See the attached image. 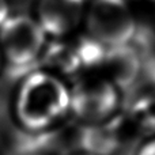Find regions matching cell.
<instances>
[{
    "mask_svg": "<svg viewBox=\"0 0 155 155\" xmlns=\"http://www.w3.org/2000/svg\"><path fill=\"white\" fill-rule=\"evenodd\" d=\"M14 110L23 129L46 131L71 112V88L49 70L33 71L19 84Z\"/></svg>",
    "mask_w": 155,
    "mask_h": 155,
    "instance_id": "obj_1",
    "label": "cell"
},
{
    "mask_svg": "<svg viewBox=\"0 0 155 155\" xmlns=\"http://www.w3.org/2000/svg\"><path fill=\"white\" fill-rule=\"evenodd\" d=\"M48 34L35 16L10 15L0 26V52L14 70H27L42 57Z\"/></svg>",
    "mask_w": 155,
    "mask_h": 155,
    "instance_id": "obj_2",
    "label": "cell"
},
{
    "mask_svg": "<svg viewBox=\"0 0 155 155\" xmlns=\"http://www.w3.org/2000/svg\"><path fill=\"white\" fill-rule=\"evenodd\" d=\"M87 35L105 48L129 45L137 22L125 0H91L84 15Z\"/></svg>",
    "mask_w": 155,
    "mask_h": 155,
    "instance_id": "obj_3",
    "label": "cell"
},
{
    "mask_svg": "<svg viewBox=\"0 0 155 155\" xmlns=\"http://www.w3.org/2000/svg\"><path fill=\"white\" fill-rule=\"evenodd\" d=\"M120 91L106 76L82 79L71 88V113L83 123H105L118 109Z\"/></svg>",
    "mask_w": 155,
    "mask_h": 155,
    "instance_id": "obj_4",
    "label": "cell"
},
{
    "mask_svg": "<svg viewBox=\"0 0 155 155\" xmlns=\"http://www.w3.org/2000/svg\"><path fill=\"white\" fill-rule=\"evenodd\" d=\"M91 0H38L35 18L48 35L61 38L84 21Z\"/></svg>",
    "mask_w": 155,
    "mask_h": 155,
    "instance_id": "obj_5",
    "label": "cell"
},
{
    "mask_svg": "<svg viewBox=\"0 0 155 155\" xmlns=\"http://www.w3.org/2000/svg\"><path fill=\"white\" fill-rule=\"evenodd\" d=\"M121 118L107 120L106 124H87L76 131V148L90 155H116L121 142Z\"/></svg>",
    "mask_w": 155,
    "mask_h": 155,
    "instance_id": "obj_6",
    "label": "cell"
},
{
    "mask_svg": "<svg viewBox=\"0 0 155 155\" xmlns=\"http://www.w3.org/2000/svg\"><path fill=\"white\" fill-rule=\"evenodd\" d=\"M101 65L105 67L107 79L120 90L134 86L142 72V60L136 49L129 45L109 48L105 52Z\"/></svg>",
    "mask_w": 155,
    "mask_h": 155,
    "instance_id": "obj_7",
    "label": "cell"
},
{
    "mask_svg": "<svg viewBox=\"0 0 155 155\" xmlns=\"http://www.w3.org/2000/svg\"><path fill=\"white\" fill-rule=\"evenodd\" d=\"M129 114L144 134H155V93L135 97Z\"/></svg>",
    "mask_w": 155,
    "mask_h": 155,
    "instance_id": "obj_8",
    "label": "cell"
},
{
    "mask_svg": "<svg viewBox=\"0 0 155 155\" xmlns=\"http://www.w3.org/2000/svg\"><path fill=\"white\" fill-rule=\"evenodd\" d=\"M136 155H155V137L137 150Z\"/></svg>",
    "mask_w": 155,
    "mask_h": 155,
    "instance_id": "obj_9",
    "label": "cell"
},
{
    "mask_svg": "<svg viewBox=\"0 0 155 155\" xmlns=\"http://www.w3.org/2000/svg\"><path fill=\"white\" fill-rule=\"evenodd\" d=\"M10 5H8L7 0H0V26L7 21V18L10 16Z\"/></svg>",
    "mask_w": 155,
    "mask_h": 155,
    "instance_id": "obj_10",
    "label": "cell"
},
{
    "mask_svg": "<svg viewBox=\"0 0 155 155\" xmlns=\"http://www.w3.org/2000/svg\"><path fill=\"white\" fill-rule=\"evenodd\" d=\"M148 72H150V78L153 79V82L155 83V60L148 65Z\"/></svg>",
    "mask_w": 155,
    "mask_h": 155,
    "instance_id": "obj_11",
    "label": "cell"
},
{
    "mask_svg": "<svg viewBox=\"0 0 155 155\" xmlns=\"http://www.w3.org/2000/svg\"><path fill=\"white\" fill-rule=\"evenodd\" d=\"M2 63H3V56H2V52H0V68H2Z\"/></svg>",
    "mask_w": 155,
    "mask_h": 155,
    "instance_id": "obj_12",
    "label": "cell"
},
{
    "mask_svg": "<svg viewBox=\"0 0 155 155\" xmlns=\"http://www.w3.org/2000/svg\"><path fill=\"white\" fill-rule=\"evenodd\" d=\"M2 112H3V109H2V104H0V121H2Z\"/></svg>",
    "mask_w": 155,
    "mask_h": 155,
    "instance_id": "obj_13",
    "label": "cell"
},
{
    "mask_svg": "<svg viewBox=\"0 0 155 155\" xmlns=\"http://www.w3.org/2000/svg\"><path fill=\"white\" fill-rule=\"evenodd\" d=\"M87 155H90V154H87Z\"/></svg>",
    "mask_w": 155,
    "mask_h": 155,
    "instance_id": "obj_14",
    "label": "cell"
},
{
    "mask_svg": "<svg viewBox=\"0 0 155 155\" xmlns=\"http://www.w3.org/2000/svg\"><path fill=\"white\" fill-rule=\"evenodd\" d=\"M154 2H155V0H154Z\"/></svg>",
    "mask_w": 155,
    "mask_h": 155,
    "instance_id": "obj_15",
    "label": "cell"
}]
</instances>
